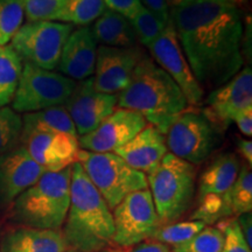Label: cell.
Wrapping results in <instances>:
<instances>
[{"instance_id": "7a4b0ae2", "label": "cell", "mask_w": 252, "mask_h": 252, "mask_svg": "<svg viewBox=\"0 0 252 252\" xmlns=\"http://www.w3.org/2000/svg\"><path fill=\"white\" fill-rule=\"evenodd\" d=\"M62 228L63 238L71 250L102 252L112 245V212L80 162L71 167L70 203Z\"/></svg>"}, {"instance_id": "44dd1931", "label": "cell", "mask_w": 252, "mask_h": 252, "mask_svg": "<svg viewBox=\"0 0 252 252\" xmlns=\"http://www.w3.org/2000/svg\"><path fill=\"white\" fill-rule=\"evenodd\" d=\"M241 167V161L234 153L217 156L198 179L197 197L207 194L224 195L235 184Z\"/></svg>"}, {"instance_id": "836d02e7", "label": "cell", "mask_w": 252, "mask_h": 252, "mask_svg": "<svg viewBox=\"0 0 252 252\" xmlns=\"http://www.w3.org/2000/svg\"><path fill=\"white\" fill-rule=\"evenodd\" d=\"M67 0H25V18L27 23L50 20L61 11Z\"/></svg>"}, {"instance_id": "60d3db41", "label": "cell", "mask_w": 252, "mask_h": 252, "mask_svg": "<svg viewBox=\"0 0 252 252\" xmlns=\"http://www.w3.org/2000/svg\"><path fill=\"white\" fill-rule=\"evenodd\" d=\"M223 1L238 8V7H243V6L247 5L249 0H223Z\"/></svg>"}, {"instance_id": "ffe728a7", "label": "cell", "mask_w": 252, "mask_h": 252, "mask_svg": "<svg viewBox=\"0 0 252 252\" xmlns=\"http://www.w3.org/2000/svg\"><path fill=\"white\" fill-rule=\"evenodd\" d=\"M67 243L61 230H43L14 225L0 239V252H64Z\"/></svg>"}, {"instance_id": "9c48e42d", "label": "cell", "mask_w": 252, "mask_h": 252, "mask_svg": "<svg viewBox=\"0 0 252 252\" xmlns=\"http://www.w3.org/2000/svg\"><path fill=\"white\" fill-rule=\"evenodd\" d=\"M72 31V25L60 21L27 23L11 40V46L25 63L54 70L59 65L63 46Z\"/></svg>"}, {"instance_id": "4fadbf2b", "label": "cell", "mask_w": 252, "mask_h": 252, "mask_svg": "<svg viewBox=\"0 0 252 252\" xmlns=\"http://www.w3.org/2000/svg\"><path fill=\"white\" fill-rule=\"evenodd\" d=\"M252 108V71L245 67L224 84L214 89L206 99L202 115L224 131L239 112Z\"/></svg>"}, {"instance_id": "f1b7e54d", "label": "cell", "mask_w": 252, "mask_h": 252, "mask_svg": "<svg viewBox=\"0 0 252 252\" xmlns=\"http://www.w3.org/2000/svg\"><path fill=\"white\" fill-rule=\"evenodd\" d=\"M25 0H0V46L13 39L24 24Z\"/></svg>"}, {"instance_id": "4dcf8cb0", "label": "cell", "mask_w": 252, "mask_h": 252, "mask_svg": "<svg viewBox=\"0 0 252 252\" xmlns=\"http://www.w3.org/2000/svg\"><path fill=\"white\" fill-rule=\"evenodd\" d=\"M23 117L12 108H0V157L20 145Z\"/></svg>"}, {"instance_id": "f35d334b", "label": "cell", "mask_w": 252, "mask_h": 252, "mask_svg": "<svg viewBox=\"0 0 252 252\" xmlns=\"http://www.w3.org/2000/svg\"><path fill=\"white\" fill-rule=\"evenodd\" d=\"M236 219H237L239 229H241V232L243 235L245 242L252 249V214H242V215L237 216Z\"/></svg>"}, {"instance_id": "e0dca14e", "label": "cell", "mask_w": 252, "mask_h": 252, "mask_svg": "<svg viewBox=\"0 0 252 252\" xmlns=\"http://www.w3.org/2000/svg\"><path fill=\"white\" fill-rule=\"evenodd\" d=\"M23 145L0 157V208H9L19 195L45 174Z\"/></svg>"}, {"instance_id": "d6a6232c", "label": "cell", "mask_w": 252, "mask_h": 252, "mask_svg": "<svg viewBox=\"0 0 252 252\" xmlns=\"http://www.w3.org/2000/svg\"><path fill=\"white\" fill-rule=\"evenodd\" d=\"M215 226L224 236L222 252H252V249L249 247L242 235L236 217H229L220 220Z\"/></svg>"}, {"instance_id": "8fae6325", "label": "cell", "mask_w": 252, "mask_h": 252, "mask_svg": "<svg viewBox=\"0 0 252 252\" xmlns=\"http://www.w3.org/2000/svg\"><path fill=\"white\" fill-rule=\"evenodd\" d=\"M147 48L157 64L178 84L187 99L188 105L201 106L203 102V89L197 83L186 60L171 18L161 35Z\"/></svg>"}, {"instance_id": "5b68a950", "label": "cell", "mask_w": 252, "mask_h": 252, "mask_svg": "<svg viewBox=\"0 0 252 252\" xmlns=\"http://www.w3.org/2000/svg\"><path fill=\"white\" fill-rule=\"evenodd\" d=\"M161 224L178 222L190 209L196 190V167L167 153L146 175Z\"/></svg>"}, {"instance_id": "4316f807", "label": "cell", "mask_w": 252, "mask_h": 252, "mask_svg": "<svg viewBox=\"0 0 252 252\" xmlns=\"http://www.w3.org/2000/svg\"><path fill=\"white\" fill-rule=\"evenodd\" d=\"M204 226L206 224L200 220H178L169 224L160 225L151 239L173 248L187 242L197 232H200Z\"/></svg>"}, {"instance_id": "8d00e7d4", "label": "cell", "mask_w": 252, "mask_h": 252, "mask_svg": "<svg viewBox=\"0 0 252 252\" xmlns=\"http://www.w3.org/2000/svg\"><path fill=\"white\" fill-rule=\"evenodd\" d=\"M140 2L160 21H162L163 24L168 23L171 15H169V6L167 4V0H140Z\"/></svg>"}, {"instance_id": "7c38bea8", "label": "cell", "mask_w": 252, "mask_h": 252, "mask_svg": "<svg viewBox=\"0 0 252 252\" xmlns=\"http://www.w3.org/2000/svg\"><path fill=\"white\" fill-rule=\"evenodd\" d=\"M20 144L45 172H61L77 162L78 137L55 131H27Z\"/></svg>"}, {"instance_id": "52a82bcc", "label": "cell", "mask_w": 252, "mask_h": 252, "mask_svg": "<svg viewBox=\"0 0 252 252\" xmlns=\"http://www.w3.org/2000/svg\"><path fill=\"white\" fill-rule=\"evenodd\" d=\"M77 82L64 75L25 63L12 100L15 112L31 113L64 105Z\"/></svg>"}, {"instance_id": "603a6c76", "label": "cell", "mask_w": 252, "mask_h": 252, "mask_svg": "<svg viewBox=\"0 0 252 252\" xmlns=\"http://www.w3.org/2000/svg\"><path fill=\"white\" fill-rule=\"evenodd\" d=\"M27 131H55L78 137L72 119L64 105L25 113L23 132Z\"/></svg>"}, {"instance_id": "6da1fadb", "label": "cell", "mask_w": 252, "mask_h": 252, "mask_svg": "<svg viewBox=\"0 0 252 252\" xmlns=\"http://www.w3.org/2000/svg\"><path fill=\"white\" fill-rule=\"evenodd\" d=\"M178 40L201 88L216 89L241 71V11L223 0H187L172 8Z\"/></svg>"}, {"instance_id": "ba28073f", "label": "cell", "mask_w": 252, "mask_h": 252, "mask_svg": "<svg viewBox=\"0 0 252 252\" xmlns=\"http://www.w3.org/2000/svg\"><path fill=\"white\" fill-rule=\"evenodd\" d=\"M222 130L201 111H184L174 119L165 134L169 153L198 165L212 156L222 141Z\"/></svg>"}, {"instance_id": "30bf717a", "label": "cell", "mask_w": 252, "mask_h": 252, "mask_svg": "<svg viewBox=\"0 0 252 252\" xmlns=\"http://www.w3.org/2000/svg\"><path fill=\"white\" fill-rule=\"evenodd\" d=\"M112 244L131 247L152 238L161 225L149 188L133 191L113 209Z\"/></svg>"}, {"instance_id": "ab89813d", "label": "cell", "mask_w": 252, "mask_h": 252, "mask_svg": "<svg viewBox=\"0 0 252 252\" xmlns=\"http://www.w3.org/2000/svg\"><path fill=\"white\" fill-rule=\"evenodd\" d=\"M237 150L239 156L243 157L249 167L252 166V141L250 139L239 138L237 140Z\"/></svg>"}, {"instance_id": "277c9868", "label": "cell", "mask_w": 252, "mask_h": 252, "mask_svg": "<svg viewBox=\"0 0 252 252\" xmlns=\"http://www.w3.org/2000/svg\"><path fill=\"white\" fill-rule=\"evenodd\" d=\"M71 167L56 173L46 172L15 198L9 207L14 225L58 231L62 229L70 203Z\"/></svg>"}, {"instance_id": "d6986e66", "label": "cell", "mask_w": 252, "mask_h": 252, "mask_svg": "<svg viewBox=\"0 0 252 252\" xmlns=\"http://www.w3.org/2000/svg\"><path fill=\"white\" fill-rule=\"evenodd\" d=\"M124 161L141 173L149 174L168 153L165 134L147 125L132 139L115 151Z\"/></svg>"}, {"instance_id": "3957f363", "label": "cell", "mask_w": 252, "mask_h": 252, "mask_svg": "<svg viewBox=\"0 0 252 252\" xmlns=\"http://www.w3.org/2000/svg\"><path fill=\"white\" fill-rule=\"evenodd\" d=\"M117 104L121 109L141 113L162 134L189 106L178 84L149 55H144L137 64Z\"/></svg>"}, {"instance_id": "2e32d148", "label": "cell", "mask_w": 252, "mask_h": 252, "mask_svg": "<svg viewBox=\"0 0 252 252\" xmlns=\"http://www.w3.org/2000/svg\"><path fill=\"white\" fill-rule=\"evenodd\" d=\"M117 94L98 93L94 87L93 77L80 81L64 106L70 115L77 135L90 133L115 111Z\"/></svg>"}, {"instance_id": "1f68e13d", "label": "cell", "mask_w": 252, "mask_h": 252, "mask_svg": "<svg viewBox=\"0 0 252 252\" xmlns=\"http://www.w3.org/2000/svg\"><path fill=\"white\" fill-rule=\"evenodd\" d=\"M128 21H130L131 26L133 28L137 40L140 41L141 45L146 47L152 45L154 41L161 35L167 25L160 21L157 17H154L144 6Z\"/></svg>"}, {"instance_id": "8992f818", "label": "cell", "mask_w": 252, "mask_h": 252, "mask_svg": "<svg viewBox=\"0 0 252 252\" xmlns=\"http://www.w3.org/2000/svg\"><path fill=\"white\" fill-rule=\"evenodd\" d=\"M77 162L111 210L128 194L149 188L146 175L128 166L115 152L94 153L80 150Z\"/></svg>"}, {"instance_id": "b9f144b4", "label": "cell", "mask_w": 252, "mask_h": 252, "mask_svg": "<svg viewBox=\"0 0 252 252\" xmlns=\"http://www.w3.org/2000/svg\"><path fill=\"white\" fill-rule=\"evenodd\" d=\"M185 1H187V0H167V4L168 6H172V8H174L176 6L184 4Z\"/></svg>"}, {"instance_id": "ac0fdd59", "label": "cell", "mask_w": 252, "mask_h": 252, "mask_svg": "<svg viewBox=\"0 0 252 252\" xmlns=\"http://www.w3.org/2000/svg\"><path fill=\"white\" fill-rule=\"evenodd\" d=\"M97 49V41L90 27L83 26L72 31L63 46L58 65L60 74L74 81L91 77L96 65Z\"/></svg>"}, {"instance_id": "5bb4252c", "label": "cell", "mask_w": 252, "mask_h": 252, "mask_svg": "<svg viewBox=\"0 0 252 252\" xmlns=\"http://www.w3.org/2000/svg\"><path fill=\"white\" fill-rule=\"evenodd\" d=\"M147 125L149 123L141 113L133 110L118 109L90 133L81 135L78 144L89 152H115Z\"/></svg>"}, {"instance_id": "7bdbcfd3", "label": "cell", "mask_w": 252, "mask_h": 252, "mask_svg": "<svg viewBox=\"0 0 252 252\" xmlns=\"http://www.w3.org/2000/svg\"><path fill=\"white\" fill-rule=\"evenodd\" d=\"M64 252H78V251H75V250H71V249H68V250H65Z\"/></svg>"}, {"instance_id": "9a60e30c", "label": "cell", "mask_w": 252, "mask_h": 252, "mask_svg": "<svg viewBox=\"0 0 252 252\" xmlns=\"http://www.w3.org/2000/svg\"><path fill=\"white\" fill-rule=\"evenodd\" d=\"M144 55L137 46L131 48L98 47L93 77L94 89L109 94L122 93L130 83L132 74Z\"/></svg>"}, {"instance_id": "83f0119b", "label": "cell", "mask_w": 252, "mask_h": 252, "mask_svg": "<svg viewBox=\"0 0 252 252\" xmlns=\"http://www.w3.org/2000/svg\"><path fill=\"white\" fill-rule=\"evenodd\" d=\"M232 216L252 212V173L251 167L244 165L232 187L226 191Z\"/></svg>"}, {"instance_id": "d4e9b609", "label": "cell", "mask_w": 252, "mask_h": 252, "mask_svg": "<svg viewBox=\"0 0 252 252\" xmlns=\"http://www.w3.org/2000/svg\"><path fill=\"white\" fill-rule=\"evenodd\" d=\"M105 11L104 0H67L53 21L87 26Z\"/></svg>"}, {"instance_id": "7402d4cb", "label": "cell", "mask_w": 252, "mask_h": 252, "mask_svg": "<svg viewBox=\"0 0 252 252\" xmlns=\"http://www.w3.org/2000/svg\"><path fill=\"white\" fill-rule=\"evenodd\" d=\"M91 31L94 39L97 42L102 43V46L131 48L137 45V36L128 19L111 9L104 11V13L94 21Z\"/></svg>"}, {"instance_id": "74e56055", "label": "cell", "mask_w": 252, "mask_h": 252, "mask_svg": "<svg viewBox=\"0 0 252 252\" xmlns=\"http://www.w3.org/2000/svg\"><path fill=\"white\" fill-rule=\"evenodd\" d=\"M236 125H237L238 130L242 132L247 137L252 135V108H248L238 113L234 118Z\"/></svg>"}, {"instance_id": "cb8c5ba5", "label": "cell", "mask_w": 252, "mask_h": 252, "mask_svg": "<svg viewBox=\"0 0 252 252\" xmlns=\"http://www.w3.org/2000/svg\"><path fill=\"white\" fill-rule=\"evenodd\" d=\"M23 67V60L12 46H0V108L13 100Z\"/></svg>"}, {"instance_id": "d590c367", "label": "cell", "mask_w": 252, "mask_h": 252, "mask_svg": "<svg viewBox=\"0 0 252 252\" xmlns=\"http://www.w3.org/2000/svg\"><path fill=\"white\" fill-rule=\"evenodd\" d=\"M104 2L109 9L123 15L128 20L133 18L143 7L140 0H104Z\"/></svg>"}, {"instance_id": "484cf974", "label": "cell", "mask_w": 252, "mask_h": 252, "mask_svg": "<svg viewBox=\"0 0 252 252\" xmlns=\"http://www.w3.org/2000/svg\"><path fill=\"white\" fill-rule=\"evenodd\" d=\"M234 217L228 201L224 195L207 194L197 197V207L190 215V220H200L206 225H215L220 220Z\"/></svg>"}, {"instance_id": "e575fe53", "label": "cell", "mask_w": 252, "mask_h": 252, "mask_svg": "<svg viewBox=\"0 0 252 252\" xmlns=\"http://www.w3.org/2000/svg\"><path fill=\"white\" fill-rule=\"evenodd\" d=\"M102 252H172L171 248L165 244L159 243V242L153 241V239H147V241L141 242V243L131 245V247H117V245H111Z\"/></svg>"}, {"instance_id": "f546056e", "label": "cell", "mask_w": 252, "mask_h": 252, "mask_svg": "<svg viewBox=\"0 0 252 252\" xmlns=\"http://www.w3.org/2000/svg\"><path fill=\"white\" fill-rule=\"evenodd\" d=\"M224 236L215 225H206L187 242L171 248L172 252H222Z\"/></svg>"}]
</instances>
